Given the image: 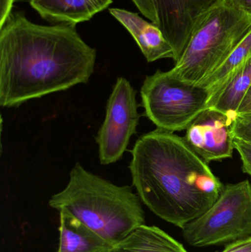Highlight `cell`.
<instances>
[{
    "mask_svg": "<svg viewBox=\"0 0 251 252\" xmlns=\"http://www.w3.org/2000/svg\"><path fill=\"white\" fill-rule=\"evenodd\" d=\"M221 252H251V236L227 244Z\"/></svg>",
    "mask_w": 251,
    "mask_h": 252,
    "instance_id": "19",
    "label": "cell"
},
{
    "mask_svg": "<svg viewBox=\"0 0 251 252\" xmlns=\"http://www.w3.org/2000/svg\"><path fill=\"white\" fill-rule=\"evenodd\" d=\"M113 0H29L42 19L55 25L76 26L103 11Z\"/></svg>",
    "mask_w": 251,
    "mask_h": 252,
    "instance_id": "11",
    "label": "cell"
},
{
    "mask_svg": "<svg viewBox=\"0 0 251 252\" xmlns=\"http://www.w3.org/2000/svg\"><path fill=\"white\" fill-rule=\"evenodd\" d=\"M60 214L57 252H105L113 246L71 215Z\"/></svg>",
    "mask_w": 251,
    "mask_h": 252,
    "instance_id": "12",
    "label": "cell"
},
{
    "mask_svg": "<svg viewBox=\"0 0 251 252\" xmlns=\"http://www.w3.org/2000/svg\"><path fill=\"white\" fill-rule=\"evenodd\" d=\"M49 205L73 216L112 246L145 224L141 199L131 187L114 185L78 162L66 188L50 198Z\"/></svg>",
    "mask_w": 251,
    "mask_h": 252,
    "instance_id": "3",
    "label": "cell"
},
{
    "mask_svg": "<svg viewBox=\"0 0 251 252\" xmlns=\"http://www.w3.org/2000/svg\"><path fill=\"white\" fill-rule=\"evenodd\" d=\"M131 154L132 183L141 202L181 229L206 213L223 189L208 163L173 132L141 135Z\"/></svg>",
    "mask_w": 251,
    "mask_h": 252,
    "instance_id": "2",
    "label": "cell"
},
{
    "mask_svg": "<svg viewBox=\"0 0 251 252\" xmlns=\"http://www.w3.org/2000/svg\"><path fill=\"white\" fill-rule=\"evenodd\" d=\"M140 93L146 116L169 132L187 129L207 109L211 95L206 87L183 81L172 69L146 77Z\"/></svg>",
    "mask_w": 251,
    "mask_h": 252,
    "instance_id": "5",
    "label": "cell"
},
{
    "mask_svg": "<svg viewBox=\"0 0 251 252\" xmlns=\"http://www.w3.org/2000/svg\"><path fill=\"white\" fill-rule=\"evenodd\" d=\"M109 13L131 33L147 62L174 59L172 46L156 24L125 9L111 8Z\"/></svg>",
    "mask_w": 251,
    "mask_h": 252,
    "instance_id": "10",
    "label": "cell"
},
{
    "mask_svg": "<svg viewBox=\"0 0 251 252\" xmlns=\"http://www.w3.org/2000/svg\"><path fill=\"white\" fill-rule=\"evenodd\" d=\"M137 8L144 17L157 25L158 16L153 0H132Z\"/></svg>",
    "mask_w": 251,
    "mask_h": 252,
    "instance_id": "18",
    "label": "cell"
},
{
    "mask_svg": "<svg viewBox=\"0 0 251 252\" xmlns=\"http://www.w3.org/2000/svg\"><path fill=\"white\" fill-rule=\"evenodd\" d=\"M109 251H107V252H109Z\"/></svg>",
    "mask_w": 251,
    "mask_h": 252,
    "instance_id": "23",
    "label": "cell"
},
{
    "mask_svg": "<svg viewBox=\"0 0 251 252\" xmlns=\"http://www.w3.org/2000/svg\"><path fill=\"white\" fill-rule=\"evenodd\" d=\"M137 93L126 78H117L108 99L104 121L95 137L103 165L119 161L131 136L137 133L140 118Z\"/></svg>",
    "mask_w": 251,
    "mask_h": 252,
    "instance_id": "7",
    "label": "cell"
},
{
    "mask_svg": "<svg viewBox=\"0 0 251 252\" xmlns=\"http://www.w3.org/2000/svg\"><path fill=\"white\" fill-rule=\"evenodd\" d=\"M227 4L251 17V0H223Z\"/></svg>",
    "mask_w": 251,
    "mask_h": 252,
    "instance_id": "20",
    "label": "cell"
},
{
    "mask_svg": "<svg viewBox=\"0 0 251 252\" xmlns=\"http://www.w3.org/2000/svg\"><path fill=\"white\" fill-rule=\"evenodd\" d=\"M108 252H188L160 228L144 224L137 228Z\"/></svg>",
    "mask_w": 251,
    "mask_h": 252,
    "instance_id": "13",
    "label": "cell"
},
{
    "mask_svg": "<svg viewBox=\"0 0 251 252\" xmlns=\"http://www.w3.org/2000/svg\"><path fill=\"white\" fill-rule=\"evenodd\" d=\"M237 117L208 108L187 129L189 146L206 163L232 157Z\"/></svg>",
    "mask_w": 251,
    "mask_h": 252,
    "instance_id": "9",
    "label": "cell"
},
{
    "mask_svg": "<svg viewBox=\"0 0 251 252\" xmlns=\"http://www.w3.org/2000/svg\"><path fill=\"white\" fill-rule=\"evenodd\" d=\"M96 58L75 26L37 25L12 12L0 28V105L18 107L86 84Z\"/></svg>",
    "mask_w": 251,
    "mask_h": 252,
    "instance_id": "1",
    "label": "cell"
},
{
    "mask_svg": "<svg viewBox=\"0 0 251 252\" xmlns=\"http://www.w3.org/2000/svg\"><path fill=\"white\" fill-rule=\"evenodd\" d=\"M237 115L251 114V86L245 95L237 112Z\"/></svg>",
    "mask_w": 251,
    "mask_h": 252,
    "instance_id": "22",
    "label": "cell"
},
{
    "mask_svg": "<svg viewBox=\"0 0 251 252\" xmlns=\"http://www.w3.org/2000/svg\"><path fill=\"white\" fill-rule=\"evenodd\" d=\"M234 138L251 144V114L237 115L234 122Z\"/></svg>",
    "mask_w": 251,
    "mask_h": 252,
    "instance_id": "16",
    "label": "cell"
},
{
    "mask_svg": "<svg viewBox=\"0 0 251 252\" xmlns=\"http://www.w3.org/2000/svg\"><path fill=\"white\" fill-rule=\"evenodd\" d=\"M251 86V58L211 95L208 108L237 117V110Z\"/></svg>",
    "mask_w": 251,
    "mask_h": 252,
    "instance_id": "14",
    "label": "cell"
},
{
    "mask_svg": "<svg viewBox=\"0 0 251 252\" xmlns=\"http://www.w3.org/2000/svg\"><path fill=\"white\" fill-rule=\"evenodd\" d=\"M182 229L195 247L224 245L251 236V184L249 180L224 186L215 204Z\"/></svg>",
    "mask_w": 251,
    "mask_h": 252,
    "instance_id": "6",
    "label": "cell"
},
{
    "mask_svg": "<svg viewBox=\"0 0 251 252\" xmlns=\"http://www.w3.org/2000/svg\"><path fill=\"white\" fill-rule=\"evenodd\" d=\"M223 0H153L157 26L174 50V62L181 59L190 36L202 19Z\"/></svg>",
    "mask_w": 251,
    "mask_h": 252,
    "instance_id": "8",
    "label": "cell"
},
{
    "mask_svg": "<svg viewBox=\"0 0 251 252\" xmlns=\"http://www.w3.org/2000/svg\"><path fill=\"white\" fill-rule=\"evenodd\" d=\"M14 0H0V28L13 12Z\"/></svg>",
    "mask_w": 251,
    "mask_h": 252,
    "instance_id": "21",
    "label": "cell"
},
{
    "mask_svg": "<svg viewBox=\"0 0 251 252\" xmlns=\"http://www.w3.org/2000/svg\"><path fill=\"white\" fill-rule=\"evenodd\" d=\"M251 31V17L223 1L196 27L172 72L183 81L200 84Z\"/></svg>",
    "mask_w": 251,
    "mask_h": 252,
    "instance_id": "4",
    "label": "cell"
},
{
    "mask_svg": "<svg viewBox=\"0 0 251 252\" xmlns=\"http://www.w3.org/2000/svg\"><path fill=\"white\" fill-rule=\"evenodd\" d=\"M251 58V31L231 52L223 63L209 77L200 83V85L208 89L212 95L233 72L243 66Z\"/></svg>",
    "mask_w": 251,
    "mask_h": 252,
    "instance_id": "15",
    "label": "cell"
},
{
    "mask_svg": "<svg viewBox=\"0 0 251 252\" xmlns=\"http://www.w3.org/2000/svg\"><path fill=\"white\" fill-rule=\"evenodd\" d=\"M234 143L241 157L243 171L251 176V144L237 138H234Z\"/></svg>",
    "mask_w": 251,
    "mask_h": 252,
    "instance_id": "17",
    "label": "cell"
}]
</instances>
